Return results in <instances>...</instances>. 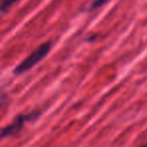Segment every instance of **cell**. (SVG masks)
<instances>
[{
    "label": "cell",
    "mask_w": 147,
    "mask_h": 147,
    "mask_svg": "<svg viewBox=\"0 0 147 147\" xmlns=\"http://www.w3.org/2000/svg\"><path fill=\"white\" fill-rule=\"evenodd\" d=\"M2 107V98H0V108Z\"/></svg>",
    "instance_id": "6"
},
{
    "label": "cell",
    "mask_w": 147,
    "mask_h": 147,
    "mask_svg": "<svg viewBox=\"0 0 147 147\" xmlns=\"http://www.w3.org/2000/svg\"><path fill=\"white\" fill-rule=\"evenodd\" d=\"M51 49V41H47V42L41 44L39 47H37L31 54L28 55L21 63H19L16 66L15 69H14V74L19 75V74H23L26 71H28L29 69H31L32 67H34L38 62H40L41 60L49 54Z\"/></svg>",
    "instance_id": "1"
},
{
    "label": "cell",
    "mask_w": 147,
    "mask_h": 147,
    "mask_svg": "<svg viewBox=\"0 0 147 147\" xmlns=\"http://www.w3.org/2000/svg\"><path fill=\"white\" fill-rule=\"evenodd\" d=\"M139 147H147V142H146V143H144V144H142V145L139 146Z\"/></svg>",
    "instance_id": "5"
},
{
    "label": "cell",
    "mask_w": 147,
    "mask_h": 147,
    "mask_svg": "<svg viewBox=\"0 0 147 147\" xmlns=\"http://www.w3.org/2000/svg\"><path fill=\"white\" fill-rule=\"evenodd\" d=\"M107 1H108V0H95L90 5V7L88 8V11H93V10H95V9H98L99 7L104 5V3H106Z\"/></svg>",
    "instance_id": "4"
},
{
    "label": "cell",
    "mask_w": 147,
    "mask_h": 147,
    "mask_svg": "<svg viewBox=\"0 0 147 147\" xmlns=\"http://www.w3.org/2000/svg\"><path fill=\"white\" fill-rule=\"evenodd\" d=\"M17 1H19V0H2L1 4H0V13L6 11L12 4H14Z\"/></svg>",
    "instance_id": "3"
},
{
    "label": "cell",
    "mask_w": 147,
    "mask_h": 147,
    "mask_svg": "<svg viewBox=\"0 0 147 147\" xmlns=\"http://www.w3.org/2000/svg\"><path fill=\"white\" fill-rule=\"evenodd\" d=\"M38 115L39 112H36V111L26 113V114H19L10 125L0 129V139L5 137H10V136L17 134L22 129V127H23L26 122H29L36 119L38 117Z\"/></svg>",
    "instance_id": "2"
}]
</instances>
